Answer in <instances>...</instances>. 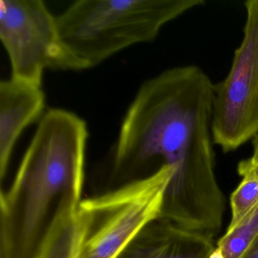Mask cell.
I'll return each instance as SVG.
<instances>
[{"mask_svg":"<svg viewBox=\"0 0 258 258\" xmlns=\"http://www.w3.org/2000/svg\"><path fill=\"white\" fill-rule=\"evenodd\" d=\"M232 218L227 230L235 228L258 207V177L243 176L235 191L231 195Z\"/></svg>","mask_w":258,"mask_h":258,"instance_id":"30bf717a","label":"cell"},{"mask_svg":"<svg viewBox=\"0 0 258 258\" xmlns=\"http://www.w3.org/2000/svg\"><path fill=\"white\" fill-rule=\"evenodd\" d=\"M214 100V84L200 68L164 71L140 87L111 152L115 176L172 167L160 219L213 238L225 211L212 146Z\"/></svg>","mask_w":258,"mask_h":258,"instance_id":"6da1fadb","label":"cell"},{"mask_svg":"<svg viewBox=\"0 0 258 258\" xmlns=\"http://www.w3.org/2000/svg\"><path fill=\"white\" fill-rule=\"evenodd\" d=\"M208 258H226L220 249L216 247Z\"/></svg>","mask_w":258,"mask_h":258,"instance_id":"5bb4252c","label":"cell"},{"mask_svg":"<svg viewBox=\"0 0 258 258\" xmlns=\"http://www.w3.org/2000/svg\"><path fill=\"white\" fill-rule=\"evenodd\" d=\"M241 258H258V238Z\"/></svg>","mask_w":258,"mask_h":258,"instance_id":"4fadbf2b","label":"cell"},{"mask_svg":"<svg viewBox=\"0 0 258 258\" xmlns=\"http://www.w3.org/2000/svg\"><path fill=\"white\" fill-rule=\"evenodd\" d=\"M204 0H78L56 18L61 41L84 70L133 45L153 41L161 28Z\"/></svg>","mask_w":258,"mask_h":258,"instance_id":"277c9868","label":"cell"},{"mask_svg":"<svg viewBox=\"0 0 258 258\" xmlns=\"http://www.w3.org/2000/svg\"><path fill=\"white\" fill-rule=\"evenodd\" d=\"M244 36L229 75L214 85L213 142L224 152L258 134V0L244 3Z\"/></svg>","mask_w":258,"mask_h":258,"instance_id":"8992f818","label":"cell"},{"mask_svg":"<svg viewBox=\"0 0 258 258\" xmlns=\"http://www.w3.org/2000/svg\"><path fill=\"white\" fill-rule=\"evenodd\" d=\"M214 238L158 219L148 226L123 254L126 258H208Z\"/></svg>","mask_w":258,"mask_h":258,"instance_id":"ba28073f","label":"cell"},{"mask_svg":"<svg viewBox=\"0 0 258 258\" xmlns=\"http://www.w3.org/2000/svg\"><path fill=\"white\" fill-rule=\"evenodd\" d=\"M173 170L164 165L114 191L69 197L52 216L34 258H120L161 217Z\"/></svg>","mask_w":258,"mask_h":258,"instance_id":"3957f363","label":"cell"},{"mask_svg":"<svg viewBox=\"0 0 258 258\" xmlns=\"http://www.w3.org/2000/svg\"><path fill=\"white\" fill-rule=\"evenodd\" d=\"M238 172L241 176H253L258 177V164L254 166H247L240 162L238 166Z\"/></svg>","mask_w":258,"mask_h":258,"instance_id":"8fae6325","label":"cell"},{"mask_svg":"<svg viewBox=\"0 0 258 258\" xmlns=\"http://www.w3.org/2000/svg\"><path fill=\"white\" fill-rule=\"evenodd\" d=\"M46 107L42 87L11 78L0 83V179H5L13 149L23 131L41 119Z\"/></svg>","mask_w":258,"mask_h":258,"instance_id":"52a82bcc","label":"cell"},{"mask_svg":"<svg viewBox=\"0 0 258 258\" xmlns=\"http://www.w3.org/2000/svg\"><path fill=\"white\" fill-rule=\"evenodd\" d=\"M253 152L251 158L241 161L243 164L247 166H254L258 164V136L253 140Z\"/></svg>","mask_w":258,"mask_h":258,"instance_id":"7c38bea8","label":"cell"},{"mask_svg":"<svg viewBox=\"0 0 258 258\" xmlns=\"http://www.w3.org/2000/svg\"><path fill=\"white\" fill-rule=\"evenodd\" d=\"M0 39L14 79L42 87L46 69L84 70L61 41L56 18L42 0H1Z\"/></svg>","mask_w":258,"mask_h":258,"instance_id":"5b68a950","label":"cell"},{"mask_svg":"<svg viewBox=\"0 0 258 258\" xmlns=\"http://www.w3.org/2000/svg\"><path fill=\"white\" fill-rule=\"evenodd\" d=\"M88 137L75 113L51 108L43 114L11 185L1 191L0 257H35L61 202L82 198Z\"/></svg>","mask_w":258,"mask_h":258,"instance_id":"7a4b0ae2","label":"cell"},{"mask_svg":"<svg viewBox=\"0 0 258 258\" xmlns=\"http://www.w3.org/2000/svg\"><path fill=\"white\" fill-rule=\"evenodd\" d=\"M258 238V207L217 242L226 258H241Z\"/></svg>","mask_w":258,"mask_h":258,"instance_id":"9c48e42d","label":"cell"}]
</instances>
